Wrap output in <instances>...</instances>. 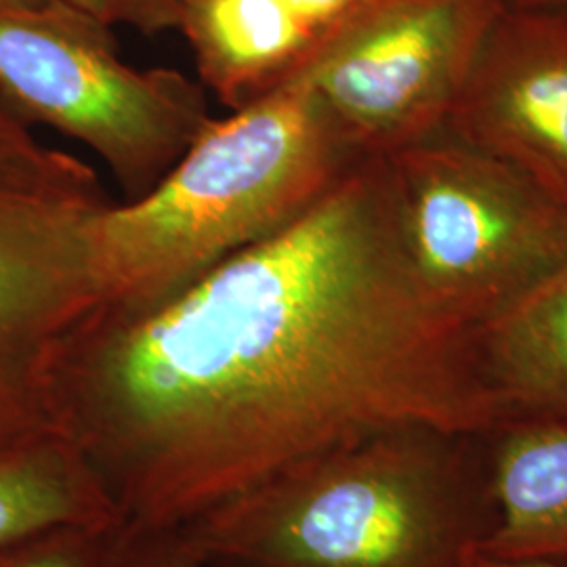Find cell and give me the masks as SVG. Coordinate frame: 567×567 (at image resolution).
I'll use <instances>...</instances> for the list:
<instances>
[{
	"mask_svg": "<svg viewBox=\"0 0 567 567\" xmlns=\"http://www.w3.org/2000/svg\"><path fill=\"white\" fill-rule=\"evenodd\" d=\"M55 416L121 519L168 527L386 426L496 425L475 328L414 264L385 156L163 303L91 309Z\"/></svg>",
	"mask_w": 567,
	"mask_h": 567,
	"instance_id": "1",
	"label": "cell"
},
{
	"mask_svg": "<svg viewBox=\"0 0 567 567\" xmlns=\"http://www.w3.org/2000/svg\"><path fill=\"white\" fill-rule=\"evenodd\" d=\"M494 526L487 431L405 423L284 466L177 527L208 567H471Z\"/></svg>",
	"mask_w": 567,
	"mask_h": 567,
	"instance_id": "2",
	"label": "cell"
},
{
	"mask_svg": "<svg viewBox=\"0 0 567 567\" xmlns=\"http://www.w3.org/2000/svg\"><path fill=\"white\" fill-rule=\"evenodd\" d=\"M358 158L288 72L224 121L213 118L152 192L97 219L93 311L131 313L171 299L297 219Z\"/></svg>",
	"mask_w": 567,
	"mask_h": 567,
	"instance_id": "3",
	"label": "cell"
},
{
	"mask_svg": "<svg viewBox=\"0 0 567 567\" xmlns=\"http://www.w3.org/2000/svg\"><path fill=\"white\" fill-rule=\"evenodd\" d=\"M116 203L97 171L0 100V456L61 435L55 368L93 309V229Z\"/></svg>",
	"mask_w": 567,
	"mask_h": 567,
	"instance_id": "4",
	"label": "cell"
},
{
	"mask_svg": "<svg viewBox=\"0 0 567 567\" xmlns=\"http://www.w3.org/2000/svg\"><path fill=\"white\" fill-rule=\"evenodd\" d=\"M0 100L95 152L126 203L163 182L213 121L203 82L128 65L112 28L63 0L0 9Z\"/></svg>",
	"mask_w": 567,
	"mask_h": 567,
	"instance_id": "5",
	"label": "cell"
},
{
	"mask_svg": "<svg viewBox=\"0 0 567 567\" xmlns=\"http://www.w3.org/2000/svg\"><path fill=\"white\" fill-rule=\"evenodd\" d=\"M429 290L477 328L567 264V203L444 131L386 154Z\"/></svg>",
	"mask_w": 567,
	"mask_h": 567,
	"instance_id": "6",
	"label": "cell"
},
{
	"mask_svg": "<svg viewBox=\"0 0 567 567\" xmlns=\"http://www.w3.org/2000/svg\"><path fill=\"white\" fill-rule=\"evenodd\" d=\"M503 0H364L290 74L347 147L386 156L440 133Z\"/></svg>",
	"mask_w": 567,
	"mask_h": 567,
	"instance_id": "7",
	"label": "cell"
},
{
	"mask_svg": "<svg viewBox=\"0 0 567 567\" xmlns=\"http://www.w3.org/2000/svg\"><path fill=\"white\" fill-rule=\"evenodd\" d=\"M442 131L567 203V11L503 9Z\"/></svg>",
	"mask_w": 567,
	"mask_h": 567,
	"instance_id": "8",
	"label": "cell"
},
{
	"mask_svg": "<svg viewBox=\"0 0 567 567\" xmlns=\"http://www.w3.org/2000/svg\"><path fill=\"white\" fill-rule=\"evenodd\" d=\"M475 355L496 426L567 421V264L477 326Z\"/></svg>",
	"mask_w": 567,
	"mask_h": 567,
	"instance_id": "9",
	"label": "cell"
},
{
	"mask_svg": "<svg viewBox=\"0 0 567 567\" xmlns=\"http://www.w3.org/2000/svg\"><path fill=\"white\" fill-rule=\"evenodd\" d=\"M496 526L477 553L567 566V421H513L487 431Z\"/></svg>",
	"mask_w": 567,
	"mask_h": 567,
	"instance_id": "10",
	"label": "cell"
},
{
	"mask_svg": "<svg viewBox=\"0 0 567 567\" xmlns=\"http://www.w3.org/2000/svg\"><path fill=\"white\" fill-rule=\"evenodd\" d=\"M179 32L231 112L282 81L320 37L284 0H187Z\"/></svg>",
	"mask_w": 567,
	"mask_h": 567,
	"instance_id": "11",
	"label": "cell"
},
{
	"mask_svg": "<svg viewBox=\"0 0 567 567\" xmlns=\"http://www.w3.org/2000/svg\"><path fill=\"white\" fill-rule=\"evenodd\" d=\"M116 519L97 473L68 437L0 456V550L51 529Z\"/></svg>",
	"mask_w": 567,
	"mask_h": 567,
	"instance_id": "12",
	"label": "cell"
},
{
	"mask_svg": "<svg viewBox=\"0 0 567 567\" xmlns=\"http://www.w3.org/2000/svg\"><path fill=\"white\" fill-rule=\"evenodd\" d=\"M121 519L51 529L0 550V567H107Z\"/></svg>",
	"mask_w": 567,
	"mask_h": 567,
	"instance_id": "13",
	"label": "cell"
},
{
	"mask_svg": "<svg viewBox=\"0 0 567 567\" xmlns=\"http://www.w3.org/2000/svg\"><path fill=\"white\" fill-rule=\"evenodd\" d=\"M107 567H208L177 526H143L121 519Z\"/></svg>",
	"mask_w": 567,
	"mask_h": 567,
	"instance_id": "14",
	"label": "cell"
},
{
	"mask_svg": "<svg viewBox=\"0 0 567 567\" xmlns=\"http://www.w3.org/2000/svg\"><path fill=\"white\" fill-rule=\"evenodd\" d=\"M105 25H131L143 34L179 30L187 0H63Z\"/></svg>",
	"mask_w": 567,
	"mask_h": 567,
	"instance_id": "15",
	"label": "cell"
},
{
	"mask_svg": "<svg viewBox=\"0 0 567 567\" xmlns=\"http://www.w3.org/2000/svg\"><path fill=\"white\" fill-rule=\"evenodd\" d=\"M301 20L320 34L355 11L364 0H284Z\"/></svg>",
	"mask_w": 567,
	"mask_h": 567,
	"instance_id": "16",
	"label": "cell"
},
{
	"mask_svg": "<svg viewBox=\"0 0 567 567\" xmlns=\"http://www.w3.org/2000/svg\"><path fill=\"white\" fill-rule=\"evenodd\" d=\"M503 4L524 11H567V0H503Z\"/></svg>",
	"mask_w": 567,
	"mask_h": 567,
	"instance_id": "17",
	"label": "cell"
},
{
	"mask_svg": "<svg viewBox=\"0 0 567 567\" xmlns=\"http://www.w3.org/2000/svg\"><path fill=\"white\" fill-rule=\"evenodd\" d=\"M471 567H567L550 566V564H519V561H501V559H492L482 553H475L471 559Z\"/></svg>",
	"mask_w": 567,
	"mask_h": 567,
	"instance_id": "18",
	"label": "cell"
},
{
	"mask_svg": "<svg viewBox=\"0 0 567 567\" xmlns=\"http://www.w3.org/2000/svg\"><path fill=\"white\" fill-rule=\"evenodd\" d=\"M51 0H0V9H11V11H16V9H39V7H44Z\"/></svg>",
	"mask_w": 567,
	"mask_h": 567,
	"instance_id": "19",
	"label": "cell"
}]
</instances>
